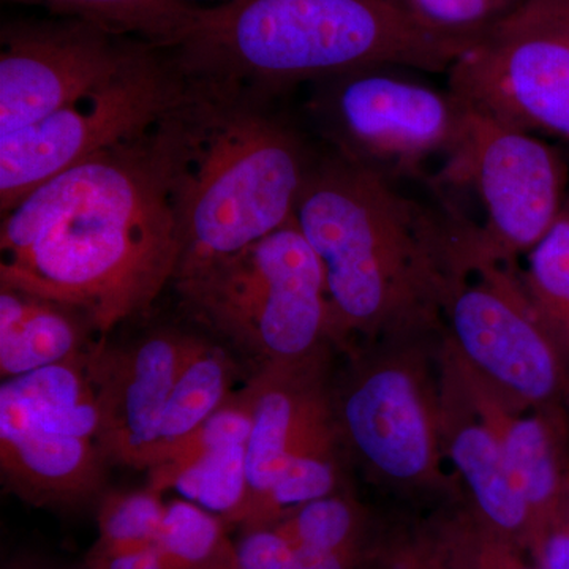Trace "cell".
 I'll return each instance as SVG.
<instances>
[{"label":"cell","instance_id":"obj_1","mask_svg":"<svg viewBox=\"0 0 569 569\" xmlns=\"http://www.w3.org/2000/svg\"><path fill=\"white\" fill-rule=\"evenodd\" d=\"M157 130L70 167L2 212L0 284L73 307L102 335L144 312L181 257Z\"/></svg>","mask_w":569,"mask_h":569},{"label":"cell","instance_id":"obj_2","mask_svg":"<svg viewBox=\"0 0 569 569\" xmlns=\"http://www.w3.org/2000/svg\"><path fill=\"white\" fill-rule=\"evenodd\" d=\"M293 220L323 269L332 346L440 328L468 223L342 153L313 162ZM361 346V347H362Z\"/></svg>","mask_w":569,"mask_h":569},{"label":"cell","instance_id":"obj_3","mask_svg":"<svg viewBox=\"0 0 569 569\" xmlns=\"http://www.w3.org/2000/svg\"><path fill=\"white\" fill-rule=\"evenodd\" d=\"M478 41L427 28L397 0H230L194 7L171 62L241 93L378 67L448 73Z\"/></svg>","mask_w":569,"mask_h":569},{"label":"cell","instance_id":"obj_4","mask_svg":"<svg viewBox=\"0 0 569 569\" xmlns=\"http://www.w3.org/2000/svg\"><path fill=\"white\" fill-rule=\"evenodd\" d=\"M173 183L181 257L174 280L233 257L293 220L312 168L301 138L241 93L193 82L157 130Z\"/></svg>","mask_w":569,"mask_h":569},{"label":"cell","instance_id":"obj_5","mask_svg":"<svg viewBox=\"0 0 569 569\" xmlns=\"http://www.w3.org/2000/svg\"><path fill=\"white\" fill-rule=\"evenodd\" d=\"M441 329L356 348L332 388L343 448L377 482L400 492L455 493L441 443Z\"/></svg>","mask_w":569,"mask_h":569},{"label":"cell","instance_id":"obj_6","mask_svg":"<svg viewBox=\"0 0 569 569\" xmlns=\"http://www.w3.org/2000/svg\"><path fill=\"white\" fill-rule=\"evenodd\" d=\"M174 283L190 312L257 367L332 346L323 269L295 220Z\"/></svg>","mask_w":569,"mask_h":569},{"label":"cell","instance_id":"obj_7","mask_svg":"<svg viewBox=\"0 0 569 569\" xmlns=\"http://www.w3.org/2000/svg\"><path fill=\"white\" fill-rule=\"evenodd\" d=\"M456 353L509 406L531 410L563 400L568 370L539 323L515 261L492 257L468 228L440 305Z\"/></svg>","mask_w":569,"mask_h":569},{"label":"cell","instance_id":"obj_8","mask_svg":"<svg viewBox=\"0 0 569 569\" xmlns=\"http://www.w3.org/2000/svg\"><path fill=\"white\" fill-rule=\"evenodd\" d=\"M144 44L111 80L32 126L0 137V209L97 153L141 140L193 92V82Z\"/></svg>","mask_w":569,"mask_h":569},{"label":"cell","instance_id":"obj_9","mask_svg":"<svg viewBox=\"0 0 569 569\" xmlns=\"http://www.w3.org/2000/svg\"><path fill=\"white\" fill-rule=\"evenodd\" d=\"M448 89L492 121L569 141V18L549 0H526L460 56Z\"/></svg>","mask_w":569,"mask_h":569},{"label":"cell","instance_id":"obj_10","mask_svg":"<svg viewBox=\"0 0 569 569\" xmlns=\"http://www.w3.org/2000/svg\"><path fill=\"white\" fill-rule=\"evenodd\" d=\"M378 67L329 80L320 111L339 153L399 182L430 160L449 159L466 132L468 108L451 91Z\"/></svg>","mask_w":569,"mask_h":569},{"label":"cell","instance_id":"obj_11","mask_svg":"<svg viewBox=\"0 0 569 569\" xmlns=\"http://www.w3.org/2000/svg\"><path fill=\"white\" fill-rule=\"evenodd\" d=\"M445 176L477 193L485 213V223L477 227L479 246L500 260L530 252L565 209L567 167L560 153L533 133L478 112L468 114Z\"/></svg>","mask_w":569,"mask_h":569},{"label":"cell","instance_id":"obj_12","mask_svg":"<svg viewBox=\"0 0 569 569\" xmlns=\"http://www.w3.org/2000/svg\"><path fill=\"white\" fill-rule=\"evenodd\" d=\"M0 40V137L111 80L148 44L73 18L7 26Z\"/></svg>","mask_w":569,"mask_h":569},{"label":"cell","instance_id":"obj_13","mask_svg":"<svg viewBox=\"0 0 569 569\" xmlns=\"http://www.w3.org/2000/svg\"><path fill=\"white\" fill-rule=\"evenodd\" d=\"M198 337L157 331L122 347L104 342L89 356L102 411L103 445L114 462L149 470L176 378Z\"/></svg>","mask_w":569,"mask_h":569},{"label":"cell","instance_id":"obj_14","mask_svg":"<svg viewBox=\"0 0 569 569\" xmlns=\"http://www.w3.org/2000/svg\"><path fill=\"white\" fill-rule=\"evenodd\" d=\"M326 358L328 350L302 361L260 366L247 380L252 413L247 490L234 520L242 530L268 527L269 493L284 460L310 427L332 411Z\"/></svg>","mask_w":569,"mask_h":569},{"label":"cell","instance_id":"obj_15","mask_svg":"<svg viewBox=\"0 0 569 569\" xmlns=\"http://www.w3.org/2000/svg\"><path fill=\"white\" fill-rule=\"evenodd\" d=\"M449 359L468 399L497 437L509 471L526 500L530 538L569 501V432L560 403L519 410L505 402L463 361L445 336Z\"/></svg>","mask_w":569,"mask_h":569},{"label":"cell","instance_id":"obj_16","mask_svg":"<svg viewBox=\"0 0 569 569\" xmlns=\"http://www.w3.org/2000/svg\"><path fill=\"white\" fill-rule=\"evenodd\" d=\"M107 449L40 425L0 388V468L7 486L33 507L73 508L102 492Z\"/></svg>","mask_w":569,"mask_h":569},{"label":"cell","instance_id":"obj_17","mask_svg":"<svg viewBox=\"0 0 569 569\" xmlns=\"http://www.w3.org/2000/svg\"><path fill=\"white\" fill-rule=\"evenodd\" d=\"M440 425L445 458L458 471L477 509L490 526L526 549L530 515L509 471L497 437L468 399L443 336L440 347Z\"/></svg>","mask_w":569,"mask_h":569},{"label":"cell","instance_id":"obj_18","mask_svg":"<svg viewBox=\"0 0 569 569\" xmlns=\"http://www.w3.org/2000/svg\"><path fill=\"white\" fill-rule=\"evenodd\" d=\"M250 399L246 388L187 438L181 448L148 470L149 489H178L193 503L234 523L246 500Z\"/></svg>","mask_w":569,"mask_h":569},{"label":"cell","instance_id":"obj_19","mask_svg":"<svg viewBox=\"0 0 569 569\" xmlns=\"http://www.w3.org/2000/svg\"><path fill=\"white\" fill-rule=\"evenodd\" d=\"M91 320L73 307L0 284V376L11 380L81 359L100 342Z\"/></svg>","mask_w":569,"mask_h":569},{"label":"cell","instance_id":"obj_20","mask_svg":"<svg viewBox=\"0 0 569 569\" xmlns=\"http://www.w3.org/2000/svg\"><path fill=\"white\" fill-rule=\"evenodd\" d=\"M272 527L290 542L298 569H361L380 530L346 493L290 509Z\"/></svg>","mask_w":569,"mask_h":569},{"label":"cell","instance_id":"obj_21","mask_svg":"<svg viewBox=\"0 0 569 569\" xmlns=\"http://www.w3.org/2000/svg\"><path fill=\"white\" fill-rule=\"evenodd\" d=\"M234 372L233 359L227 350L198 337L176 378L160 422L151 468L174 455L233 396Z\"/></svg>","mask_w":569,"mask_h":569},{"label":"cell","instance_id":"obj_22","mask_svg":"<svg viewBox=\"0 0 569 569\" xmlns=\"http://www.w3.org/2000/svg\"><path fill=\"white\" fill-rule=\"evenodd\" d=\"M342 440L335 410L310 427L284 460L268 500V527L290 509L339 493L342 482Z\"/></svg>","mask_w":569,"mask_h":569},{"label":"cell","instance_id":"obj_23","mask_svg":"<svg viewBox=\"0 0 569 569\" xmlns=\"http://www.w3.org/2000/svg\"><path fill=\"white\" fill-rule=\"evenodd\" d=\"M40 6L114 33L134 36L157 50H171L194 10L182 0H11Z\"/></svg>","mask_w":569,"mask_h":569},{"label":"cell","instance_id":"obj_24","mask_svg":"<svg viewBox=\"0 0 569 569\" xmlns=\"http://www.w3.org/2000/svg\"><path fill=\"white\" fill-rule=\"evenodd\" d=\"M539 323L557 347L569 376V211L563 212L529 252L519 272ZM568 380V378H567Z\"/></svg>","mask_w":569,"mask_h":569},{"label":"cell","instance_id":"obj_25","mask_svg":"<svg viewBox=\"0 0 569 569\" xmlns=\"http://www.w3.org/2000/svg\"><path fill=\"white\" fill-rule=\"evenodd\" d=\"M164 512L162 493L149 488L107 493L97 509L99 537L82 565L86 569H104L112 559L157 546Z\"/></svg>","mask_w":569,"mask_h":569},{"label":"cell","instance_id":"obj_26","mask_svg":"<svg viewBox=\"0 0 569 569\" xmlns=\"http://www.w3.org/2000/svg\"><path fill=\"white\" fill-rule=\"evenodd\" d=\"M224 523L193 501L174 500L167 505L157 546L179 569H242Z\"/></svg>","mask_w":569,"mask_h":569},{"label":"cell","instance_id":"obj_27","mask_svg":"<svg viewBox=\"0 0 569 569\" xmlns=\"http://www.w3.org/2000/svg\"><path fill=\"white\" fill-rule=\"evenodd\" d=\"M452 569H537L527 550L473 507L441 512Z\"/></svg>","mask_w":569,"mask_h":569},{"label":"cell","instance_id":"obj_28","mask_svg":"<svg viewBox=\"0 0 569 569\" xmlns=\"http://www.w3.org/2000/svg\"><path fill=\"white\" fill-rule=\"evenodd\" d=\"M361 569H452L443 516L380 527Z\"/></svg>","mask_w":569,"mask_h":569},{"label":"cell","instance_id":"obj_29","mask_svg":"<svg viewBox=\"0 0 569 569\" xmlns=\"http://www.w3.org/2000/svg\"><path fill=\"white\" fill-rule=\"evenodd\" d=\"M433 31L481 40L526 0H397Z\"/></svg>","mask_w":569,"mask_h":569},{"label":"cell","instance_id":"obj_30","mask_svg":"<svg viewBox=\"0 0 569 569\" xmlns=\"http://www.w3.org/2000/svg\"><path fill=\"white\" fill-rule=\"evenodd\" d=\"M236 546L242 569H298L293 548L274 527L242 530Z\"/></svg>","mask_w":569,"mask_h":569},{"label":"cell","instance_id":"obj_31","mask_svg":"<svg viewBox=\"0 0 569 569\" xmlns=\"http://www.w3.org/2000/svg\"><path fill=\"white\" fill-rule=\"evenodd\" d=\"M526 550L537 569H569V501L530 538Z\"/></svg>","mask_w":569,"mask_h":569},{"label":"cell","instance_id":"obj_32","mask_svg":"<svg viewBox=\"0 0 569 569\" xmlns=\"http://www.w3.org/2000/svg\"><path fill=\"white\" fill-rule=\"evenodd\" d=\"M104 569H179L159 546L112 559Z\"/></svg>","mask_w":569,"mask_h":569},{"label":"cell","instance_id":"obj_33","mask_svg":"<svg viewBox=\"0 0 569 569\" xmlns=\"http://www.w3.org/2000/svg\"><path fill=\"white\" fill-rule=\"evenodd\" d=\"M2 569H86L82 561L71 567L58 563V561L41 557L39 553L21 552L17 556L10 557L9 560L3 563Z\"/></svg>","mask_w":569,"mask_h":569},{"label":"cell","instance_id":"obj_34","mask_svg":"<svg viewBox=\"0 0 569 569\" xmlns=\"http://www.w3.org/2000/svg\"><path fill=\"white\" fill-rule=\"evenodd\" d=\"M550 3L557 7V9L563 11L569 18V0H549Z\"/></svg>","mask_w":569,"mask_h":569},{"label":"cell","instance_id":"obj_35","mask_svg":"<svg viewBox=\"0 0 569 569\" xmlns=\"http://www.w3.org/2000/svg\"><path fill=\"white\" fill-rule=\"evenodd\" d=\"M563 400H565V402L568 403V407H569V376H568V380H567V388H565Z\"/></svg>","mask_w":569,"mask_h":569},{"label":"cell","instance_id":"obj_36","mask_svg":"<svg viewBox=\"0 0 569 569\" xmlns=\"http://www.w3.org/2000/svg\"><path fill=\"white\" fill-rule=\"evenodd\" d=\"M182 2L190 3V0H182ZM230 2V0H220V3Z\"/></svg>","mask_w":569,"mask_h":569},{"label":"cell","instance_id":"obj_37","mask_svg":"<svg viewBox=\"0 0 569 569\" xmlns=\"http://www.w3.org/2000/svg\"><path fill=\"white\" fill-rule=\"evenodd\" d=\"M567 209H568V211H569V204L567 206Z\"/></svg>","mask_w":569,"mask_h":569}]
</instances>
